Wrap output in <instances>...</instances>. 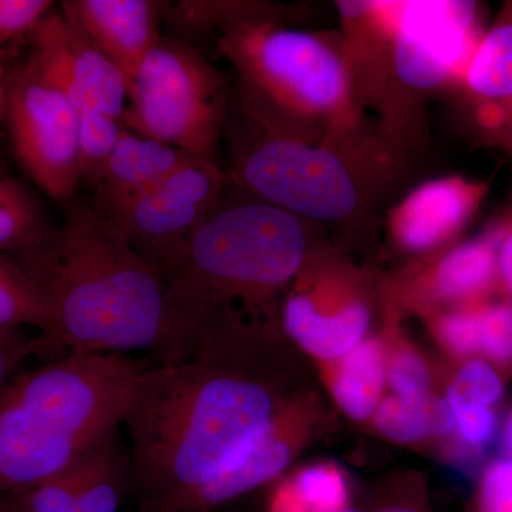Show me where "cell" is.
Listing matches in <instances>:
<instances>
[{
  "label": "cell",
  "instance_id": "cell-42",
  "mask_svg": "<svg viewBox=\"0 0 512 512\" xmlns=\"http://www.w3.org/2000/svg\"><path fill=\"white\" fill-rule=\"evenodd\" d=\"M140 512H151V511H144V510H141Z\"/></svg>",
  "mask_w": 512,
  "mask_h": 512
},
{
  "label": "cell",
  "instance_id": "cell-10",
  "mask_svg": "<svg viewBox=\"0 0 512 512\" xmlns=\"http://www.w3.org/2000/svg\"><path fill=\"white\" fill-rule=\"evenodd\" d=\"M228 187V173L220 165L192 158L107 220L120 228L138 254L163 272L221 207Z\"/></svg>",
  "mask_w": 512,
  "mask_h": 512
},
{
  "label": "cell",
  "instance_id": "cell-7",
  "mask_svg": "<svg viewBox=\"0 0 512 512\" xmlns=\"http://www.w3.org/2000/svg\"><path fill=\"white\" fill-rule=\"evenodd\" d=\"M386 5L392 63L376 124L413 160L429 137L427 104L456 89L487 32L483 6L470 0H386Z\"/></svg>",
  "mask_w": 512,
  "mask_h": 512
},
{
  "label": "cell",
  "instance_id": "cell-36",
  "mask_svg": "<svg viewBox=\"0 0 512 512\" xmlns=\"http://www.w3.org/2000/svg\"><path fill=\"white\" fill-rule=\"evenodd\" d=\"M507 228L498 248V285L512 302V211L507 215Z\"/></svg>",
  "mask_w": 512,
  "mask_h": 512
},
{
  "label": "cell",
  "instance_id": "cell-19",
  "mask_svg": "<svg viewBox=\"0 0 512 512\" xmlns=\"http://www.w3.org/2000/svg\"><path fill=\"white\" fill-rule=\"evenodd\" d=\"M370 308L366 301L348 306L332 316L319 315L301 293L286 296L282 328L301 348L320 359L345 357L365 339L370 325Z\"/></svg>",
  "mask_w": 512,
  "mask_h": 512
},
{
  "label": "cell",
  "instance_id": "cell-24",
  "mask_svg": "<svg viewBox=\"0 0 512 512\" xmlns=\"http://www.w3.org/2000/svg\"><path fill=\"white\" fill-rule=\"evenodd\" d=\"M117 439L111 437L101 444L89 457L46 483L13 495H0L5 498L10 512H73L80 494L96 473L107 447Z\"/></svg>",
  "mask_w": 512,
  "mask_h": 512
},
{
  "label": "cell",
  "instance_id": "cell-25",
  "mask_svg": "<svg viewBox=\"0 0 512 512\" xmlns=\"http://www.w3.org/2000/svg\"><path fill=\"white\" fill-rule=\"evenodd\" d=\"M36 329L50 339V319L42 293L9 255L0 254V330Z\"/></svg>",
  "mask_w": 512,
  "mask_h": 512
},
{
  "label": "cell",
  "instance_id": "cell-8",
  "mask_svg": "<svg viewBox=\"0 0 512 512\" xmlns=\"http://www.w3.org/2000/svg\"><path fill=\"white\" fill-rule=\"evenodd\" d=\"M231 97L227 77L200 49L163 35L128 80L123 124L188 156L217 163Z\"/></svg>",
  "mask_w": 512,
  "mask_h": 512
},
{
  "label": "cell",
  "instance_id": "cell-11",
  "mask_svg": "<svg viewBox=\"0 0 512 512\" xmlns=\"http://www.w3.org/2000/svg\"><path fill=\"white\" fill-rule=\"evenodd\" d=\"M28 62L66 94L77 111L99 110L123 123L128 79L64 19L59 8L47 13L28 40Z\"/></svg>",
  "mask_w": 512,
  "mask_h": 512
},
{
  "label": "cell",
  "instance_id": "cell-32",
  "mask_svg": "<svg viewBox=\"0 0 512 512\" xmlns=\"http://www.w3.org/2000/svg\"><path fill=\"white\" fill-rule=\"evenodd\" d=\"M481 303L461 306L443 313L437 319L439 338L454 355L468 357L480 353Z\"/></svg>",
  "mask_w": 512,
  "mask_h": 512
},
{
  "label": "cell",
  "instance_id": "cell-39",
  "mask_svg": "<svg viewBox=\"0 0 512 512\" xmlns=\"http://www.w3.org/2000/svg\"><path fill=\"white\" fill-rule=\"evenodd\" d=\"M504 447L507 450L508 456H510V460H512V412L510 417H508L507 424H505Z\"/></svg>",
  "mask_w": 512,
  "mask_h": 512
},
{
  "label": "cell",
  "instance_id": "cell-31",
  "mask_svg": "<svg viewBox=\"0 0 512 512\" xmlns=\"http://www.w3.org/2000/svg\"><path fill=\"white\" fill-rule=\"evenodd\" d=\"M480 353L497 365H512L511 301L481 303Z\"/></svg>",
  "mask_w": 512,
  "mask_h": 512
},
{
  "label": "cell",
  "instance_id": "cell-35",
  "mask_svg": "<svg viewBox=\"0 0 512 512\" xmlns=\"http://www.w3.org/2000/svg\"><path fill=\"white\" fill-rule=\"evenodd\" d=\"M389 383L404 403H424L430 397V377L423 360L413 352H400L389 367Z\"/></svg>",
  "mask_w": 512,
  "mask_h": 512
},
{
  "label": "cell",
  "instance_id": "cell-5",
  "mask_svg": "<svg viewBox=\"0 0 512 512\" xmlns=\"http://www.w3.org/2000/svg\"><path fill=\"white\" fill-rule=\"evenodd\" d=\"M224 136L229 184L315 225L373 224L412 165L370 121L336 143H303L266 133L231 104Z\"/></svg>",
  "mask_w": 512,
  "mask_h": 512
},
{
  "label": "cell",
  "instance_id": "cell-28",
  "mask_svg": "<svg viewBox=\"0 0 512 512\" xmlns=\"http://www.w3.org/2000/svg\"><path fill=\"white\" fill-rule=\"evenodd\" d=\"M52 0H0V66L6 67L10 50L28 42L36 26L55 9Z\"/></svg>",
  "mask_w": 512,
  "mask_h": 512
},
{
  "label": "cell",
  "instance_id": "cell-38",
  "mask_svg": "<svg viewBox=\"0 0 512 512\" xmlns=\"http://www.w3.org/2000/svg\"><path fill=\"white\" fill-rule=\"evenodd\" d=\"M6 107V67L0 66V124L5 121Z\"/></svg>",
  "mask_w": 512,
  "mask_h": 512
},
{
  "label": "cell",
  "instance_id": "cell-6",
  "mask_svg": "<svg viewBox=\"0 0 512 512\" xmlns=\"http://www.w3.org/2000/svg\"><path fill=\"white\" fill-rule=\"evenodd\" d=\"M217 49L234 70L232 106L272 136L336 143L367 121L353 109L339 29L259 20L222 29Z\"/></svg>",
  "mask_w": 512,
  "mask_h": 512
},
{
  "label": "cell",
  "instance_id": "cell-3",
  "mask_svg": "<svg viewBox=\"0 0 512 512\" xmlns=\"http://www.w3.org/2000/svg\"><path fill=\"white\" fill-rule=\"evenodd\" d=\"M318 225L245 197L224 202L185 242L163 275L178 312L215 357L239 311L275 315L276 296L292 284Z\"/></svg>",
  "mask_w": 512,
  "mask_h": 512
},
{
  "label": "cell",
  "instance_id": "cell-22",
  "mask_svg": "<svg viewBox=\"0 0 512 512\" xmlns=\"http://www.w3.org/2000/svg\"><path fill=\"white\" fill-rule=\"evenodd\" d=\"M52 229L35 195L15 178L0 174V254L25 251Z\"/></svg>",
  "mask_w": 512,
  "mask_h": 512
},
{
  "label": "cell",
  "instance_id": "cell-40",
  "mask_svg": "<svg viewBox=\"0 0 512 512\" xmlns=\"http://www.w3.org/2000/svg\"><path fill=\"white\" fill-rule=\"evenodd\" d=\"M377 512H423L417 508L407 507V505H390V507L383 508Z\"/></svg>",
  "mask_w": 512,
  "mask_h": 512
},
{
  "label": "cell",
  "instance_id": "cell-20",
  "mask_svg": "<svg viewBox=\"0 0 512 512\" xmlns=\"http://www.w3.org/2000/svg\"><path fill=\"white\" fill-rule=\"evenodd\" d=\"M292 426L276 410L271 426L247 457L227 476L185 501L177 512H205L255 490L278 477L293 456Z\"/></svg>",
  "mask_w": 512,
  "mask_h": 512
},
{
  "label": "cell",
  "instance_id": "cell-2",
  "mask_svg": "<svg viewBox=\"0 0 512 512\" xmlns=\"http://www.w3.org/2000/svg\"><path fill=\"white\" fill-rule=\"evenodd\" d=\"M275 393L221 363L185 360L144 367L123 424L130 483L144 511L177 512L227 476L264 436Z\"/></svg>",
  "mask_w": 512,
  "mask_h": 512
},
{
  "label": "cell",
  "instance_id": "cell-23",
  "mask_svg": "<svg viewBox=\"0 0 512 512\" xmlns=\"http://www.w3.org/2000/svg\"><path fill=\"white\" fill-rule=\"evenodd\" d=\"M375 421L384 436L402 443L450 436L457 430L456 416L447 399L404 403L389 397L377 406Z\"/></svg>",
  "mask_w": 512,
  "mask_h": 512
},
{
  "label": "cell",
  "instance_id": "cell-12",
  "mask_svg": "<svg viewBox=\"0 0 512 512\" xmlns=\"http://www.w3.org/2000/svg\"><path fill=\"white\" fill-rule=\"evenodd\" d=\"M450 96L470 140L512 160V2L485 32Z\"/></svg>",
  "mask_w": 512,
  "mask_h": 512
},
{
  "label": "cell",
  "instance_id": "cell-37",
  "mask_svg": "<svg viewBox=\"0 0 512 512\" xmlns=\"http://www.w3.org/2000/svg\"><path fill=\"white\" fill-rule=\"evenodd\" d=\"M268 512H311L293 483H286L276 491Z\"/></svg>",
  "mask_w": 512,
  "mask_h": 512
},
{
  "label": "cell",
  "instance_id": "cell-17",
  "mask_svg": "<svg viewBox=\"0 0 512 512\" xmlns=\"http://www.w3.org/2000/svg\"><path fill=\"white\" fill-rule=\"evenodd\" d=\"M192 158L197 157L124 128L109 160L90 185V204L109 218Z\"/></svg>",
  "mask_w": 512,
  "mask_h": 512
},
{
  "label": "cell",
  "instance_id": "cell-27",
  "mask_svg": "<svg viewBox=\"0 0 512 512\" xmlns=\"http://www.w3.org/2000/svg\"><path fill=\"white\" fill-rule=\"evenodd\" d=\"M130 481L128 457L117 439L107 447L96 473L84 487L73 512H117L124 483Z\"/></svg>",
  "mask_w": 512,
  "mask_h": 512
},
{
  "label": "cell",
  "instance_id": "cell-41",
  "mask_svg": "<svg viewBox=\"0 0 512 512\" xmlns=\"http://www.w3.org/2000/svg\"><path fill=\"white\" fill-rule=\"evenodd\" d=\"M0 512H10L8 504H6L5 498L0 497Z\"/></svg>",
  "mask_w": 512,
  "mask_h": 512
},
{
  "label": "cell",
  "instance_id": "cell-29",
  "mask_svg": "<svg viewBox=\"0 0 512 512\" xmlns=\"http://www.w3.org/2000/svg\"><path fill=\"white\" fill-rule=\"evenodd\" d=\"M504 387L500 376L484 360H470L458 370L448 387L447 402L491 407L500 402Z\"/></svg>",
  "mask_w": 512,
  "mask_h": 512
},
{
  "label": "cell",
  "instance_id": "cell-15",
  "mask_svg": "<svg viewBox=\"0 0 512 512\" xmlns=\"http://www.w3.org/2000/svg\"><path fill=\"white\" fill-rule=\"evenodd\" d=\"M343 59L357 116L379 113L392 63V29L386 0H339Z\"/></svg>",
  "mask_w": 512,
  "mask_h": 512
},
{
  "label": "cell",
  "instance_id": "cell-33",
  "mask_svg": "<svg viewBox=\"0 0 512 512\" xmlns=\"http://www.w3.org/2000/svg\"><path fill=\"white\" fill-rule=\"evenodd\" d=\"M57 348L55 342L43 335L30 338L23 330H0V393L29 357L46 355Z\"/></svg>",
  "mask_w": 512,
  "mask_h": 512
},
{
  "label": "cell",
  "instance_id": "cell-21",
  "mask_svg": "<svg viewBox=\"0 0 512 512\" xmlns=\"http://www.w3.org/2000/svg\"><path fill=\"white\" fill-rule=\"evenodd\" d=\"M384 380L386 362L382 346L377 340H363L343 357L333 383V396L352 419H367L379 406Z\"/></svg>",
  "mask_w": 512,
  "mask_h": 512
},
{
  "label": "cell",
  "instance_id": "cell-14",
  "mask_svg": "<svg viewBox=\"0 0 512 512\" xmlns=\"http://www.w3.org/2000/svg\"><path fill=\"white\" fill-rule=\"evenodd\" d=\"M163 5L157 0H63L59 9L130 80L163 36Z\"/></svg>",
  "mask_w": 512,
  "mask_h": 512
},
{
  "label": "cell",
  "instance_id": "cell-9",
  "mask_svg": "<svg viewBox=\"0 0 512 512\" xmlns=\"http://www.w3.org/2000/svg\"><path fill=\"white\" fill-rule=\"evenodd\" d=\"M5 123L16 160L60 205L82 183L79 111L28 62L6 67Z\"/></svg>",
  "mask_w": 512,
  "mask_h": 512
},
{
  "label": "cell",
  "instance_id": "cell-26",
  "mask_svg": "<svg viewBox=\"0 0 512 512\" xmlns=\"http://www.w3.org/2000/svg\"><path fill=\"white\" fill-rule=\"evenodd\" d=\"M80 120V170L82 181L92 185L124 131V124L99 110L84 109Z\"/></svg>",
  "mask_w": 512,
  "mask_h": 512
},
{
  "label": "cell",
  "instance_id": "cell-1",
  "mask_svg": "<svg viewBox=\"0 0 512 512\" xmlns=\"http://www.w3.org/2000/svg\"><path fill=\"white\" fill-rule=\"evenodd\" d=\"M63 210L62 224L46 238L9 255L42 293L50 340L67 352L197 359V336L163 272L90 201L74 198Z\"/></svg>",
  "mask_w": 512,
  "mask_h": 512
},
{
  "label": "cell",
  "instance_id": "cell-16",
  "mask_svg": "<svg viewBox=\"0 0 512 512\" xmlns=\"http://www.w3.org/2000/svg\"><path fill=\"white\" fill-rule=\"evenodd\" d=\"M507 215L483 234L444 249L416 279V293L436 305H476L488 301L498 285V248Z\"/></svg>",
  "mask_w": 512,
  "mask_h": 512
},
{
  "label": "cell",
  "instance_id": "cell-34",
  "mask_svg": "<svg viewBox=\"0 0 512 512\" xmlns=\"http://www.w3.org/2000/svg\"><path fill=\"white\" fill-rule=\"evenodd\" d=\"M450 404V403H448ZM461 450L467 457L478 456L493 440L497 417L491 407L478 404H453Z\"/></svg>",
  "mask_w": 512,
  "mask_h": 512
},
{
  "label": "cell",
  "instance_id": "cell-30",
  "mask_svg": "<svg viewBox=\"0 0 512 512\" xmlns=\"http://www.w3.org/2000/svg\"><path fill=\"white\" fill-rule=\"evenodd\" d=\"M311 512H342L348 488L342 474L329 466L309 467L292 481Z\"/></svg>",
  "mask_w": 512,
  "mask_h": 512
},
{
  "label": "cell",
  "instance_id": "cell-4",
  "mask_svg": "<svg viewBox=\"0 0 512 512\" xmlns=\"http://www.w3.org/2000/svg\"><path fill=\"white\" fill-rule=\"evenodd\" d=\"M144 367L126 355L67 352L13 377L0 393V495L66 473L116 436Z\"/></svg>",
  "mask_w": 512,
  "mask_h": 512
},
{
  "label": "cell",
  "instance_id": "cell-13",
  "mask_svg": "<svg viewBox=\"0 0 512 512\" xmlns=\"http://www.w3.org/2000/svg\"><path fill=\"white\" fill-rule=\"evenodd\" d=\"M488 192L490 183L463 175L424 181L386 212L387 237L407 254L444 251L476 217Z\"/></svg>",
  "mask_w": 512,
  "mask_h": 512
},
{
  "label": "cell",
  "instance_id": "cell-18",
  "mask_svg": "<svg viewBox=\"0 0 512 512\" xmlns=\"http://www.w3.org/2000/svg\"><path fill=\"white\" fill-rule=\"evenodd\" d=\"M299 8L265 0H177L164 2L163 23L168 35L188 45L208 39L222 29L242 23L274 20L292 23L301 20Z\"/></svg>",
  "mask_w": 512,
  "mask_h": 512
}]
</instances>
